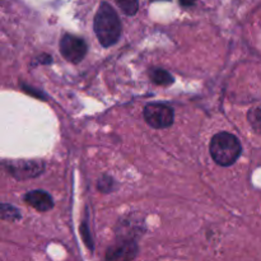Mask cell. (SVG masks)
Here are the masks:
<instances>
[{
	"mask_svg": "<svg viewBox=\"0 0 261 261\" xmlns=\"http://www.w3.org/2000/svg\"><path fill=\"white\" fill-rule=\"evenodd\" d=\"M144 119L154 129H166L173 124L175 112L165 103H148L144 107Z\"/></svg>",
	"mask_w": 261,
	"mask_h": 261,
	"instance_id": "cell-3",
	"label": "cell"
},
{
	"mask_svg": "<svg viewBox=\"0 0 261 261\" xmlns=\"http://www.w3.org/2000/svg\"><path fill=\"white\" fill-rule=\"evenodd\" d=\"M209 150L217 165L228 167L239 160L242 153V145L234 135L222 132L212 138Z\"/></svg>",
	"mask_w": 261,
	"mask_h": 261,
	"instance_id": "cell-2",
	"label": "cell"
},
{
	"mask_svg": "<svg viewBox=\"0 0 261 261\" xmlns=\"http://www.w3.org/2000/svg\"><path fill=\"white\" fill-rule=\"evenodd\" d=\"M138 247L134 241H120L106 254L107 260H132L137 256Z\"/></svg>",
	"mask_w": 261,
	"mask_h": 261,
	"instance_id": "cell-7",
	"label": "cell"
},
{
	"mask_svg": "<svg viewBox=\"0 0 261 261\" xmlns=\"http://www.w3.org/2000/svg\"><path fill=\"white\" fill-rule=\"evenodd\" d=\"M93 30L103 47L115 45L121 37V22L116 10L106 2L99 4L98 10L94 15Z\"/></svg>",
	"mask_w": 261,
	"mask_h": 261,
	"instance_id": "cell-1",
	"label": "cell"
},
{
	"mask_svg": "<svg viewBox=\"0 0 261 261\" xmlns=\"http://www.w3.org/2000/svg\"><path fill=\"white\" fill-rule=\"evenodd\" d=\"M8 172L18 180H27V178L37 177L43 172L45 163L42 161H12L4 162Z\"/></svg>",
	"mask_w": 261,
	"mask_h": 261,
	"instance_id": "cell-5",
	"label": "cell"
},
{
	"mask_svg": "<svg viewBox=\"0 0 261 261\" xmlns=\"http://www.w3.org/2000/svg\"><path fill=\"white\" fill-rule=\"evenodd\" d=\"M88 51L86 41L74 35H64L60 40V53L64 58L73 64H78Z\"/></svg>",
	"mask_w": 261,
	"mask_h": 261,
	"instance_id": "cell-4",
	"label": "cell"
},
{
	"mask_svg": "<svg viewBox=\"0 0 261 261\" xmlns=\"http://www.w3.org/2000/svg\"><path fill=\"white\" fill-rule=\"evenodd\" d=\"M247 120H249V124L251 125L252 129L257 134H261V105L250 109V111L247 112Z\"/></svg>",
	"mask_w": 261,
	"mask_h": 261,
	"instance_id": "cell-9",
	"label": "cell"
},
{
	"mask_svg": "<svg viewBox=\"0 0 261 261\" xmlns=\"http://www.w3.org/2000/svg\"><path fill=\"white\" fill-rule=\"evenodd\" d=\"M195 2L196 0H180V3L182 7H191V5L195 4Z\"/></svg>",
	"mask_w": 261,
	"mask_h": 261,
	"instance_id": "cell-13",
	"label": "cell"
},
{
	"mask_svg": "<svg viewBox=\"0 0 261 261\" xmlns=\"http://www.w3.org/2000/svg\"><path fill=\"white\" fill-rule=\"evenodd\" d=\"M2 218L7 219V221H15V219L20 218V214L14 206L8 205V204H3L2 205Z\"/></svg>",
	"mask_w": 261,
	"mask_h": 261,
	"instance_id": "cell-11",
	"label": "cell"
},
{
	"mask_svg": "<svg viewBox=\"0 0 261 261\" xmlns=\"http://www.w3.org/2000/svg\"><path fill=\"white\" fill-rule=\"evenodd\" d=\"M116 4L122 9V12L127 15H135L139 8L138 0H115Z\"/></svg>",
	"mask_w": 261,
	"mask_h": 261,
	"instance_id": "cell-10",
	"label": "cell"
},
{
	"mask_svg": "<svg viewBox=\"0 0 261 261\" xmlns=\"http://www.w3.org/2000/svg\"><path fill=\"white\" fill-rule=\"evenodd\" d=\"M112 184H114V180H112V178L103 177L99 180L98 189L101 191H105V193H109V191L112 190Z\"/></svg>",
	"mask_w": 261,
	"mask_h": 261,
	"instance_id": "cell-12",
	"label": "cell"
},
{
	"mask_svg": "<svg viewBox=\"0 0 261 261\" xmlns=\"http://www.w3.org/2000/svg\"><path fill=\"white\" fill-rule=\"evenodd\" d=\"M149 78L153 83H155L157 86H163V87H168L173 83V76L168 73L166 69H161V68H150L149 71Z\"/></svg>",
	"mask_w": 261,
	"mask_h": 261,
	"instance_id": "cell-8",
	"label": "cell"
},
{
	"mask_svg": "<svg viewBox=\"0 0 261 261\" xmlns=\"http://www.w3.org/2000/svg\"><path fill=\"white\" fill-rule=\"evenodd\" d=\"M24 201L38 212H47L54 208L53 198L43 190L30 191L24 195Z\"/></svg>",
	"mask_w": 261,
	"mask_h": 261,
	"instance_id": "cell-6",
	"label": "cell"
}]
</instances>
